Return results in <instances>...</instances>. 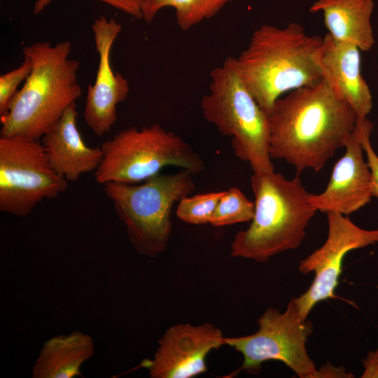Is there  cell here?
I'll return each mask as SVG.
<instances>
[{
  "instance_id": "cell-12",
  "label": "cell",
  "mask_w": 378,
  "mask_h": 378,
  "mask_svg": "<svg viewBox=\"0 0 378 378\" xmlns=\"http://www.w3.org/2000/svg\"><path fill=\"white\" fill-rule=\"evenodd\" d=\"M99 64L96 78L88 88L84 120L89 128L102 136L108 133L117 119V106L127 97V80L120 73H114L111 64L113 43L122 30V25L113 18L104 15L92 24Z\"/></svg>"
},
{
  "instance_id": "cell-22",
  "label": "cell",
  "mask_w": 378,
  "mask_h": 378,
  "mask_svg": "<svg viewBox=\"0 0 378 378\" xmlns=\"http://www.w3.org/2000/svg\"><path fill=\"white\" fill-rule=\"evenodd\" d=\"M373 125L368 119L363 122H356V130L360 144L367 158L373 184V197L378 198V155L370 142V134Z\"/></svg>"
},
{
  "instance_id": "cell-4",
  "label": "cell",
  "mask_w": 378,
  "mask_h": 378,
  "mask_svg": "<svg viewBox=\"0 0 378 378\" xmlns=\"http://www.w3.org/2000/svg\"><path fill=\"white\" fill-rule=\"evenodd\" d=\"M250 180L254 216L250 225L235 234L230 256L263 262L297 248L316 211L298 176L287 179L274 171L253 172Z\"/></svg>"
},
{
  "instance_id": "cell-8",
  "label": "cell",
  "mask_w": 378,
  "mask_h": 378,
  "mask_svg": "<svg viewBox=\"0 0 378 378\" xmlns=\"http://www.w3.org/2000/svg\"><path fill=\"white\" fill-rule=\"evenodd\" d=\"M67 181L52 167L41 140L0 137V211L25 217L44 200L57 198Z\"/></svg>"
},
{
  "instance_id": "cell-14",
  "label": "cell",
  "mask_w": 378,
  "mask_h": 378,
  "mask_svg": "<svg viewBox=\"0 0 378 378\" xmlns=\"http://www.w3.org/2000/svg\"><path fill=\"white\" fill-rule=\"evenodd\" d=\"M322 78L354 110L358 122L367 119L372 107V95L360 73V49L332 38L328 33L314 54Z\"/></svg>"
},
{
  "instance_id": "cell-1",
  "label": "cell",
  "mask_w": 378,
  "mask_h": 378,
  "mask_svg": "<svg viewBox=\"0 0 378 378\" xmlns=\"http://www.w3.org/2000/svg\"><path fill=\"white\" fill-rule=\"evenodd\" d=\"M270 155L293 165L298 174L319 172L354 132L351 106L322 78L281 97L267 113Z\"/></svg>"
},
{
  "instance_id": "cell-19",
  "label": "cell",
  "mask_w": 378,
  "mask_h": 378,
  "mask_svg": "<svg viewBox=\"0 0 378 378\" xmlns=\"http://www.w3.org/2000/svg\"><path fill=\"white\" fill-rule=\"evenodd\" d=\"M255 212L254 202L237 188H230L220 197L210 224L215 227L251 221Z\"/></svg>"
},
{
  "instance_id": "cell-17",
  "label": "cell",
  "mask_w": 378,
  "mask_h": 378,
  "mask_svg": "<svg viewBox=\"0 0 378 378\" xmlns=\"http://www.w3.org/2000/svg\"><path fill=\"white\" fill-rule=\"evenodd\" d=\"M92 338L74 331L44 342L32 368L33 378H72L83 377L80 367L94 354Z\"/></svg>"
},
{
  "instance_id": "cell-21",
  "label": "cell",
  "mask_w": 378,
  "mask_h": 378,
  "mask_svg": "<svg viewBox=\"0 0 378 378\" xmlns=\"http://www.w3.org/2000/svg\"><path fill=\"white\" fill-rule=\"evenodd\" d=\"M30 71L31 64L24 58L20 66L0 76V118L7 113L9 104L18 90V85L27 79Z\"/></svg>"
},
{
  "instance_id": "cell-20",
  "label": "cell",
  "mask_w": 378,
  "mask_h": 378,
  "mask_svg": "<svg viewBox=\"0 0 378 378\" xmlns=\"http://www.w3.org/2000/svg\"><path fill=\"white\" fill-rule=\"evenodd\" d=\"M223 191L186 196L178 202L177 217L190 224L210 223Z\"/></svg>"
},
{
  "instance_id": "cell-13",
  "label": "cell",
  "mask_w": 378,
  "mask_h": 378,
  "mask_svg": "<svg viewBox=\"0 0 378 378\" xmlns=\"http://www.w3.org/2000/svg\"><path fill=\"white\" fill-rule=\"evenodd\" d=\"M344 148L345 153L335 164L323 192L309 194V202L316 211L348 216L373 197L372 174L363 158L364 150L356 127Z\"/></svg>"
},
{
  "instance_id": "cell-24",
  "label": "cell",
  "mask_w": 378,
  "mask_h": 378,
  "mask_svg": "<svg viewBox=\"0 0 378 378\" xmlns=\"http://www.w3.org/2000/svg\"><path fill=\"white\" fill-rule=\"evenodd\" d=\"M364 371L362 378H378V347L374 351H370L363 360Z\"/></svg>"
},
{
  "instance_id": "cell-3",
  "label": "cell",
  "mask_w": 378,
  "mask_h": 378,
  "mask_svg": "<svg viewBox=\"0 0 378 378\" xmlns=\"http://www.w3.org/2000/svg\"><path fill=\"white\" fill-rule=\"evenodd\" d=\"M322 40L296 22L284 28L263 24L253 31L234 59L243 83L267 113L284 94L322 80L314 59Z\"/></svg>"
},
{
  "instance_id": "cell-16",
  "label": "cell",
  "mask_w": 378,
  "mask_h": 378,
  "mask_svg": "<svg viewBox=\"0 0 378 378\" xmlns=\"http://www.w3.org/2000/svg\"><path fill=\"white\" fill-rule=\"evenodd\" d=\"M373 7V0H318L309 7V12L322 13L332 38L368 51L374 43L370 22Z\"/></svg>"
},
{
  "instance_id": "cell-10",
  "label": "cell",
  "mask_w": 378,
  "mask_h": 378,
  "mask_svg": "<svg viewBox=\"0 0 378 378\" xmlns=\"http://www.w3.org/2000/svg\"><path fill=\"white\" fill-rule=\"evenodd\" d=\"M326 215V241L299 264L298 270L303 274H315L309 288L299 297L293 298L304 321L307 320L317 303L336 298L335 291L345 255L351 251L378 243V230L363 229L342 214L328 212Z\"/></svg>"
},
{
  "instance_id": "cell-5",
  "label": "cell",
  "mask_w": 378,
  "mask_h": 378,
  "mask_svg": "<svg viewBox=\"0 0 378 378\" xmlns=\"http://www.w3.org/2000/svg\"><path fill=\"white\" fill-rule=\"evenodd\" d=\"M210 76L209 92L200 103L204 118L231 137L235 155L248 163L253 172L274 171L268 115L243 83L234 57H228Z\"/></svg>"
},
{
  "instance_id": "cell-7",
  "label": "cell",
  "mask_w": 378,
  "mask_h": 378,
  "mask_svg": "<svg viewBox=\"0 0 378 378\" xmlns=\"http://www.w3.org/2000/svg\"><path fill=\"white\" fill-rule=\"evenodd\" d=\"M103 158L94 172L97 183L136 184L160 174L167 166L192 174L205 168L200 155L183 139L158 124L119 132L101 146Z\"/></svg>"
},
{
  "instance_id": "cell-2",
  "label": "cell",
  "mask_w": 378,
  "mask_h": 378,
  "mask_svg": "<svg viewBox=\"0 0 378 378\" xmlns=\"http://www.w3.org/2000/svg\"><path fill=\"white\" fill-rule=\"evenodd\" d=\"M71 48L64 41L54 46L38 41L23 48L31 71L0 118L1 136L41 140L76 103L82 88L77 75L80 63L69 57Z\"/></svg>"
},
{
  "instance_id": "cell-9",
  "label": "cell",
  "mask_w": 378,
  "mask_h": 378,
  "mask_svg": "<svg viewBox=\"0 0 378 378\" xmlns=\"http://www.w3.org/2000/svg\"><path fill=\"white\" fill-rule=\"evenodd\" d=\"M257 323L258 330L254 334L225 337V345L243 356L239 370L256 374L265 362L278 360L300 378H315L317 369L306 348L313 325L302 318L293 299L284 312L276 308H267Z\"/></svg>"
},
{
  "instance_id": "cell-15",
  "label": "cell",
  "mask_w": 378,
  "mask_h": 378,
  "mask_svg": "<svg viewBox=\"0 0 378 378\" xmlns=\"http://www.w3.org/2000/svg\"><path fill=\"white\" fill-rule=\"evenodd\" d=\"M78 115L76 104H72L41 139L52 167L67 181L94 172L103 158L101 148L84 142L77 126Z\"/></svg>"
},
{
  "instance_id": "cell-18",
  "label": "cell",
  "mask_w": 378,
  "mask_h": 378,
  "mask_svg": "<svg viewBox=\"0 0 378 378\" xmlns=\"http://www.w3.org/2000/svg\"><path fill=\"white\" fill-rule=\"evenodd\" d=\"M237 0H141L142 19L152 22L160 10L172 8L176 22L183 31H187L205 20L216 15L226 4Z\"/></svg>"
},
{
  "instance_id": "cell-23",
  "label": "cell",
  "mask_w": 378,
  "mask_h": 378,
  "mask_svg": "<svg viewBox=\"0 0 378 378\" xmlns=\"http://www.w3.org/2000/svg\"><path fill=\"white\" fill-rule=\"evenodd\" d=\"M56 0H34L33 13L38 15ZM105 3L136 20L142 19L141 0H97Z\"/></svg>"
},
{
  "instance_id": "cell-25",
  "label": "cell",
  "mask_w": 378,
  "mask_h": 378,
  "mask_svg": "<svg viewBox=\"0 0 378 378\" xmlns=\"http://www.w3.org/2000/svg\"><path fill=\"white\" fill-rule=\"evenodd\" d=\"M344 368H336L331 364H326L317 370L315 378L320 377H349Z\"/></svg>"
},
{
  "instance_id": "cell-11",
  "label": "cell",
  "mask_w": 378,
  "mask_h": 378,
  "mask_svg": "<svg viewBox=\"0 0 378 378\" xmlns=\"http://www.w3.org/2000/svg\"><path fill=\"white\" fill-rule=\"evenodd\" d=\"M223 332L210 323H178L158 340L152 360L144 363L151 378H192L206 372V357L225 345Z\"/></svg>"
},
{
  "instance_id": "cell-6",
  "label": "cell",
  "mask_w": 378,
  "mask_h": 378,
  "mask_svg": "<svg viewBox=\"0 0 378 378\" xmlns=\"http://www.w3.org/2000/svg\"><path fill=\"white\" fill-rule=\"evenodd\" d=\"M192 175L183 169L172 174H158L141 184H103L138 253L155 258L166 251L172 231V209L194 191Z\"/></svg>"
}]
</instances>
